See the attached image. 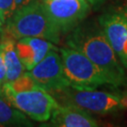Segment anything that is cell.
I'll list each match as a JSON object with an SVG mask.
<instances>
[{"mask_svg": "<svg viewBox=\"0 0 127 127\" xmlns=\"http://www.w3.org/2000/svg\"><path fill=\"white\" fill-rule=\"evenodd\" d=\"M66 44L82 52L108 77L111 86L126 88L123 65L107 41L99 22H82L67 34Z\"/></svg>", "mask_w": 127, "mask_h": 127, "instance_id": "obj_1", "label": "cell"}, {"mask_svg": "<svg viewBox=\"0 0 127 127\" xmlns=\"http://www.w3.org/2000/svg\"><path fill=\"white\" fill-rule=\"evenodd\" d=\"M6 24L4 33L14 40L24 37H37L59 43L62 36L51 21L43 2L40 0H33L15 10Z\"/></svg>", "mask_w": 127, "mask_h": 127, "instance_id": "obj_2", "label": "cell"}, {"mask_svg": "<svg viewBox=\"0 0 127 127\" xmlns=\"http://www.w3.org/2000/svg\"><path fill=\"white\" fill-rule=\"evenodd\" d=\"M59 54L71 88L78 91H91L102 85H111L104 72L82 52L67 46L60 48Z\"/></svg>", "mask_w": 127, "mask_h": 127, "instance_id": "obj_3", "label": "cell"}, {"mask_svg": "<svg viewBox=\"0 0 127 127\" xmlns=\"http://www.w3.org/2000/svg\"><path fill=\"white\" fill-rule=\"evenodd\" d=\"M52 95L63 104H72L89 112L110 114L127 109V92H106L95 90L78 91L69 87Z\"/></svg>", "mask_w": 127, "mask_h": 127, "instance_id": "obj_4", "label": "cell"}, {"mask_svg": "<svg viewBox=\"0 0 127 127\" xmlns=\"http://www.w3.org/2000/svg\"><path fill=\"white\" fill-rule=\"evenodd\" d=\"M2 93L14 107L40 123L48 122L59 104L54 95L42 89L14 91L6 83L2 88Z\"/></svg>", "mask_w": 127, "mask_h": 127, "instance_id": "obj_5", "label": "cell"}, {"mask_svg": "<svg viewBox=\"0 0 127 127\" xmlns=\"http://www.w3.org/2000/svg\"><path fill=\"white\" fill-rule=\"evenodd\" d=\"M43 4L51 21L62 35L84 22L91 9L87 0H43Z\"/></svg>", "mask_w": 127, "mask_h": 127, "instance_id": "obj_6", "label": "cell"}, {"mask_svg": "<svg viewBox=\"0 0 127 127\" xmlns=\"http://www.w3.org/2000/svg\"><path fill=\"white\" fill-rule=\"evenodd\" d=\"M38 86L54 94L70 87L64 73L63 63L58 49H51L39 63L30 70Z\"/></svg>", "mask_w": 127, "mask_h": 127, "instance_id": "obj_7", "label": "cell"}, {"mask_svg": "<svg viewBox=\"0 0 127 127\" xmlns=\"http://www.w3.org/2000/svg\"><path fill=\"white\" fill-rule=\"evenodd\" d=\"M98 22L123 67L127 68V10H112L99 17Z\"/></svg>", "mask_w": 127, "mask_h": 127, "instance_id": "obj_8", "label": "cell"}, {"mask_svg": "<svg viewBox=\"0 0 127 127\" xmlns=\"http://www.w3.org/2000/svg\"><path fill=\"white\" fill-rule=\"evenodd\" d=\"M50 125L58 127H96L98 122L89 111L72 104H59L50 118Z\"/></svg>", "mask_w": 127, "mask_h": 127, "instance_id": "obj_9", "label": "cell"}, {"mask_svg": "<svg viewBox=\"0 0 127 127\" xmlns=\"http://www.w3.org/2000/svg\"><path fill=\"white\" fill-rule=\"evenodd\" d=\"M18 56L25 70L30 71L51 49H58L53 42L37 37H24L16 43Z\"/></svg>", "mask_w": 127, "mask_h": 127, "instance_id": "obj_10", "label": "cell"}, {"mask_svg": "<svg viewBox=\"0 0 127 127\" xmlns=\"http://www.w3.org/2000/svg\"><path fill=\"white\" fill-rule=\"evenodd\" d=\"M13 40L14 39L3 32L1 45L3 48L6 66V83H10L16 80L25 70V67L18 56Z\"/></svg>", "mask_w": 127, "mask_h": 127, "instance_id": "obj_11", "label": "cell"}, {"mask_svg": "<svg viewBox=\"0 0 127 127\" xmlns=\"http://www.w3.org/2000/svg\"><path fill=\"white\" fill-rule=\"evenodd\" d=\"M2 95V94H1ZM0 95V126H32L26 114Z\"/></svg>", "mask_w": 127, "mask_h": 127, "instance_id": "obj_12", "label": "cell"}, {"mask_svg": "<svg viewBox=\"0 0 127 127\" xmlns=\"http://www.w3.org/2000/svg\"><path fill=\"white\" fill-rule=\"evenodd\" d=\"M7 84L14 91H24L41 89L38 86V84L36 83L35 79L33 78L30 72H26V73L24 72L16 80H14L13 82H10V83H7Z\"/></svg>", "mask_w": 127, "mask_h": 127, "instance_id": "obj_13", "label": "cell"}, {"mask_svg": "<svg viewBox=\"0 0 127 127\" xmlns=\"http://www.w3.org/2000/svg\"><path fill=\"white\" fill-rule=\"evenodd\" d=\"M14 0H0V13L5 24L14 12Z\"/></svg>", "mask_w": 127, "mask_h": 127, "instance_id": "obj_14", "label": "cell"}, {"mask_svg": "<svg viewBox=\"0 0 127 127\" xmlns=\"http://www.w3.org/2000/svg\"><path fill=\"white\" fill-rule=\"evenodd\" d=\"M5 83H6V66H5L3 48L0 43V89L1 90Z\"/></svg>", "mask_w": 127, "mask_h": 127, "instance_id": "obj_15", "label": "cell"}, {"mask_svg": "<svg viewBox=\"0 0 127 127\" xmlns=\"http://www.w3.org/2000/svg\"><path fill=\"white\" fill-rule=\"evenodd\" d=\"M33 0H14L13 4H14V11L17 10V9L23 8L24 6L29 4L30 2H32Z\"/></svg>", "mask_w": 127, "mask_h": 127, "instance_id": "obj_16", "label": "cell"}, {"mask_svg": "<svg viewBox=\"0 0 127 127\" xmlns=\"http://www.w3.org/2000/svg\"><path fill=\"white\" fill-rule=\"evenodd\" d=\"M87 1L91 4V7H98L103 3L104 0H87Z\"/></svg>", "mask_w": 127, "mask_h": 127, "instance_id": "obj_17", "label": "cell"}, {"mask_svg": "<svg viewBox=\"0 0 127 127\" xmlns=\"http://www.w3.org/2000/svg\"><path fill=\"white\" fill-rule=\"evenodd\" d=\"M3 32H4V26L0 25V38H1L2 35H3Z\"/></svg>", "mask_w": 127, "mask_h": 127, "instance_id": "obj_18", "label": "cell"}, {"mask_svg": "<svg viewBox=\"0 0 127 127\" xmlns=\"http://www.w3.org/2000/svg\"><path fill=\"white\" fill-rule=\"evenodd\" d=\"M1 94H3V93H2V90L0 89V95H1Z\"/></svg>", "mask_w": 127, "mask_h": 127, "instance_id": "obj_19", "label": "cell"}]
</instances>
